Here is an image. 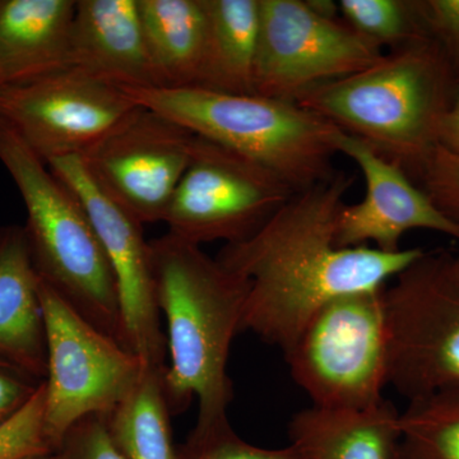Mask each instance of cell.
Masks as SVG:
<instances>
[{"label":"cell","instance_id":"25","mask_svg":"<svg viewBox=\"0 0 459 459\" xmlns=\"http://www.w3.org/2000/svg\"><path fill=\"white\" fill-rule=\"evenodd\" d=\"M45 382L25 409L0 429V459H22L54 452L44 427Z\"/></svg>","mask_w":459,"mask_h":459},{"label":"cell","instance_id":"7","mask_svg":"<svg viewBox=\"0 0 459 459\" xmlns=\"http://www.w3.org/2000/svg\"><path fill=\"white\" fill-rule=\"evenodd\" d=\"M389 385L418 400L459 389V273L453 255L425 252L385 289Z\"/></svg>","mask_w":459,"mask_h":459},{"label":"cell","instance_id":"9","mask_svg":"<svg viewBox=\"0 0 459 459\" xmlns=\"http://www.w3.org/2000/svg\"><path fill=\"white\" fill-rule=\"evenodd\" d=\"M259 5L255 95L295 102L307 90L360 72L385 56L379 45L337 17V3L259 0Z\"/></svg>","mask_w":459,"mask_h":459},{"label":"cell","instance_id":"17","mask_svg":"<svg viewBox=\"0 0 459 459\" xmlns=\"http://www.w3.org/2000/svg\"><path fill=\"white\" fill-rule=\"evenodd\" d=\"M75 0H0V87L71 68Z\"/></svg>","mask_w":459,"mask_h":459},{"label":"cell","instance_id":"24","mask_svg":"<svg viewBox=\"0 0 459 459\" xmlns=\"http://www.w3.org/2000/svg\"><path fill=\"white\" fill-rule=\"evenodd\" d=\"M178 459H305L294 446L261 448L241 439L229 421L211 428H195L178 446Z\"/></svg>","mask_w":459,"mask_h":459},{"label":"cell","instance_id":"14","mask_svg":"<svg viewBox=\"0 0 459 459\" xmlns=\"http://www.w3.org/2000/svg\"><path fill=\"white\" fill-rule=\"evenodd\" d=\"M332 142L337 153L350 157L360 168L367 184L362 201L344 204L338 216V247L374 243L382 252H400L402 238L412 230H430L459 240L458 223L439 211L400 166L338 128Z\"/></svg>","mask_w":459,"mask_h":459},{"label":"cell","instance_id":"32","mask_svg":"<svg viewBox=\"0 0 459 459\" xmlns=\"http://www.w3.org/2000/svg\"><path fill=\"white\" fill-rule=\"evenodd\" d=\"M453 265H455V271L459 273V253L457 255H453Z\"/></svg>","mask_w":459,"mask_h":459},{"label":"cell","instance_id":"19","mask_svg":"<svg viewBox=\"0 0 459 459\" xmlns=\"http://www.w3.org/2000/svg\"><path fill=\"white\" fill-rule=\"evenodd\" d=\"M148 51L162 87H199L207 54L204 0H138Z\"/></svg>","mask_w":459,"mask_h":459},{"label":"cell","instance_id":"13","mask_svg":"<svg viewBox=\"0 0 459 459\" xmlns=\"http://www.w3.org/2000/svg\"><path fill=\"white\" fill-rule=\"evenodd\" d=\"M48 166L74 190L98 232L117 282L123 346L147 367L164 369L168 367V341L162 333L150 241L144 238L143 225L108 197L91 175L82 157H63Z\"/></svg>","mask_w":459,"mask_h":459},{"label":"cell","instance_id":"11","mask_svg":"<svg viewBox=\"0 0 459 459\" xmlns=\"http://www.w3.org/2000/svg\"><path fill=\"white\" fill-rule=\"evenodd\" d=\"M137 108L123 90L72 66L0 87V120L47 165L86 155Z\"/></svg>","mask_w":459,"mask_h":459},{"label":"cell","instance_id":"22","mask_svg":"<svg viewBox=\"0 0 459 459\" xmlns=\"http://www.w3.org/2000/svg\"><path fill=\"white\" fill-rule=\"evenodd\" d=\"M397 459H459V389L409 401Z\"/></svg>","mask_w":459,"mask_h":459},{"label":"cell","instance_id":"27","mask_svg":"<svg viewBox=\"0 0 459 459\" xmlns=\"http://www.w3.org/2000/svg\"><path fill=\"white\" fill-rule=\"evenodd\" d=\"M65 459H126L115 446L101 416L81 420L66 433L59 451Z\"/></svg>","mask_w":459,"mask_h":459},{"label":"cell","instance_id":"8","mask_svg":"<svg viewBox=\"0 0 459 459\" xmlns=\"http://www.w3.org/2000/svg\"><path fill=\"white\" fill-rule=\"evenodd\" d=\"M39 289L48 347L44 427L57 452L81 420L110 415L137 386L147 365L90 325L44 281Z\"/></svg>","mask_w":459,"mask_h":459},{"label":"cell","instance_id":"29","mask_svg":"<svg viewBox=\"0 0 459 459\" xmlns=\"http://www.w3.org/2000/svg\"><path fill=\"white\" fill-rule=\"evenodd\" d=\"M40 380L0 361V429L21 412L38 394Z\"/></svg>","mask_w":459,"mask_h":459},{"label":"cell","instance_id":"31","mask_svg":"<svg viewBox=\"0 0 459 459\" xmlns=\"http://www.w3.org/2000/svg\"><path fill=\"white\" fill-rule=\"evenodd\" d=\"M22 459H65V457H63V455L60 452H51L44 453V455H30V457Z\"/></svg>","mask_w":459,"mask_h":459},{"label":"cell","instance_id":"28","mask_svg":"<svg viewBox=\"0 0 459 459\" xmlns=\"http://www.w3.org/2000/svg\"><path fill=\"white\" fill-rule=\"evenodd\" d=\"M419 9L429 36L443 48L459 75V0H422Z\"/></svg>","mask_w":459,"mask_h":459},{"label":"cell","instance_id":"30","mask_svg":"<svg viewBox=\"0 0 459 459\" xmlns=\"http://www.w3.org/2000/svg\"><path fill=\"white\" fill-rule=\"evenodd\" d=\"M439 147L455 155H459V80L451 108L444 117L442 129H440Z\"/></svg>","mask_w":459,"mask_h":459},{"label":"cell","instance_id":"16","mask_svg":"<svg viewBox=\"0 0 459 459\" xmlns=\"http://www.w3.org/2000/svg\"><path fill=\"white\" fill-rule=\"evenodd\" d=\"M39 274L22 226H0V361L44 382L47 329Z\"/></svg>","mask_w":459,"mask_h":459},{"label":"cell","instance_id":"4","mask_svg":"<svg viewBox=\"0 0 459 459\" xmlns=\"http://www.w3.org/2000/svg\"><path fill=\"white\" fill-rule=\"evenodd\" d=\"M0 162L25 204L23 228L40 280L90 325L123 346L117 282L80 199L3 120Z\"/></svg>","mask_w":459,"mask_h":459},{"label":"cell","instance_id":"6","mask_svg":"<svg viewBox=\"0 0 459 459\" xmlns=\"http://www.w3.org/2000/svg\"><path fill=\"white\" fill-rule=\"evenodd\" d=\"M385 289L323 305L283 351L292 379L314 407L364 410L385 400L391 365Z\"/></svg>","mask_w":459,"mask_h":459},{"label":"cell","instance_id":"5","mask_svg":"<svg viewBox=\"0 0 459 459\" xmlns=\"http://www.w3.org/2000/svg\"><path fill=\"white\" fill-rule=\"evenodd\" d=\"M123 91L140 107L262 165L295 192L337 171L332 142L336 126L296 102L204 87Z\"/></svg>","mask_w":459,"mask_h":459},{"label":"cell","instance_id":"20","mask_svg":"<svg viewBox=\"0 0 459 459\" xmlns=\"http://www.w3.org/2000/svg\"><path fill=\"white\" fill-rule=\"evenodd\" d=\"M208 21L204 89L255 95L259 0H204Z\"/></svg>","mask_w":459,"mask_h":459},{"label":"cell","instance_id":"3","mask_svg":"<svg viewBox=\"0 0 459 459\" xmlns=\"http://www.w3.org/2000/svg\"><path fill=\"white\" fill-rule=\"evenodd\" d=\"M458 77L443 48L425 36L360 72L307 90L295 102L415 179L439 147Z\"/></svg>","mask_w":459,"mask_h":459},{"label":"cell","instance_id":"12","mask_svg":"<svg viewBox=\"0 0 459 459\" xmlns=\"http://www.w3.org/2000/svg\"><path fill=\"white\" fill-rule=\"evenodd\" d=\"M195 141L186 126L138 105L81 157L108 197L143 225L164 220Z\"/></svg>","mask_w":459,"mask_h":459},{"label":"cell","instance_id":"18","mask_svg":"<svg viewBox=\"0 0 459 459\" xmlns=\"http://www.w3.org/2000/svg\"><path fill=\"white\" fill-rule=\"evenodd\" d=\"M400 418L386 400L364 410L312 406L290 421V444L305 459H397Z\"/></svg>","mask_w":459,"mask_h":459},{"label":"cell","instance_id":"15","mask_svg":"<svg viewBox=\"0 0 459 459\" xmlns=\"http://www.w3.org/2000/svg\"><path fill=\"white\" fill-rule=\"evenodd\" d=\"M71 66L120 90L162 87L138 0H75Z\"/></svg>","mask_w":459,"mask_h":459},{"label":"cell","instance_id":"1","mask_svg":"<svg viewBox=\"0 0 459 459\" xmlns=\"http://www.w3.org/2000/svg\"><path fill=\"white\" fill-rule=\"evenodd\" d=\"M355 181V175L337 170L295 192L249 238L225 244L217 261L247 285L241 332L283 352L323 305L385 287L424 253L337 246L338 216Z\"/></svg>","mask_w":459,"mask_h":459},{"label":"cell","instance_id":"21","mask_svg":"<svg viewBox=\"0 0 459 459\" xmlns=\"http://www.w3.org/2000/svg\"><path fill=\"white\" fill-rule=\"evenodd\" d=\"M165 369L146 367L132 394L104 418L111 439L126 459H178L172 413L162 385Z\"/></svg>","mask_w":459,"mask_h":459},{"label":"cell","instance_id":"23","mask_svg":"<svg viewBox=\"0 0 459 459\" xmlns=\"http://www.w3.org/2000/svg\"><path fill=\"white\" fill-rule=\"evenodd\" d=\"M338 12L344 23L376 42L380 48L392 50L429 36L419 2L406 0H341Z\"/></svg>","mask_w":459,"mask_h":459},{"label":"cell","instance_id":"26","mask_svg":"<svg viewBox=\"0 0 459 459\" xmlns=\"http://www.w3.org/2000/svg\"><path fill=\"white\" fill-rule=\"evenodd\" d=\"M415 179L439 211L459 225V155L437 147Z\"/></svg>","mask_w":459,"mask_h":459},{"label":"cell","instance_id":"10","mask_svg":"<svg viewBox=\"0 0 459 459\" xmlns=\"http://www.w3.org/2000/svg\"><path fill=\"white\" fill-rule=\"evenodd\" d=\"M294 193L262 165L197 135L162 222L169 234L195 246L238 243L255 234Z\"/></svg>","mask_w":459,"mask_h":459},{"label":"cell","instance_id":"2","mask_svg":"<svg viewBox=\"0 0 459 459\" xmlns=\"http://www.w3.org/2000/svg\"><path fill=\"white\" fill-rule=\"evenodd\" d=\"M150 247L157 307L168 325L170 365L162 385L172 416L197 398L195 428L223 424L234 398L228 360L241 332L247 282L202 247L169 232Z\"/></svg>","mask_w":459,"mask_h":459}]
</instances>
